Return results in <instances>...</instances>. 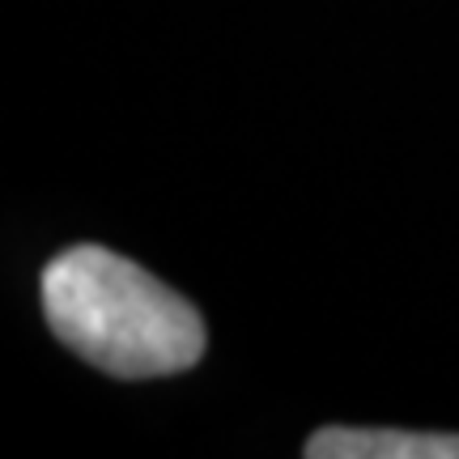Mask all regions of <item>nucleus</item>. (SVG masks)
Segmentation results:
<instances>
[{"instance_id": "f03ea898", "label": "nucleus", "mask_w": 459, "mask_h": 459, "mask_svg": "<svg viewBox=\"0 0 459 459\" xmlns=\"http://www.w3.org/2000/svg\"><path fill=\"white\" fill-rule=\"evenodd\" d=\"M307 455L311 459H459V434L328 426L311 434Z\"/></svg>"}, {"instance_id": "f257e3e1", "label": "nucleus", "mask_w": 459, "mask_h": 459, "mask_svg": "<svg viewBox=\"0 0 459 459\" xmlns=\"http://www.w3.org/2000/svg\"><path fill=\"white\" fill-rule=\"evenodd\" d=\"M51 332L115 378H162L204 358V319L170 285L107 247L82 243L43 268Z\"/></svg>"}]
</instances>
